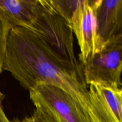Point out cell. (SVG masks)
I'll use <instances>...</instances> for the list:
<instances>
[{
	"instance_id": "obj_1",
	"label": "cell",
	"mask_w": 122,
	"mask_h": 122,
	"mask_svg": "<svg viewBox=\"0 0 122 122\" xmlns=\"http://www.w3.org/2000/svg\"><path fill=\"white\" fill-rule=\"evenodd\" d=\"M3 70L29 91L43 83L61 88L83 107L94 122L88 85L75 71L56 58L33 32L12 27L7 41Z\"/></svg>"
},
{
	"instance_id": "obj_2",
	"label": "cell",
	"mask_w": 122,
	"mask_h": 122,
	"mask_svg": "<svg viewBox=\"0 0 122 122\" xmlns=\"http://www.w3.org/2000/svg\"><path fill=\"white\" fill-rule=\"evenodd\" d=\"M26 29L36 35L56 58L84 80L82 66L75 56L71 25L55 9L51 0H38L35 15Z\"/></svg>"
},
{
	"instance_id": "obj_3",
	"label": "cell",
	"mask_w": 122,
	"mask_h": 122,
	"mask_svg": "<svg viewBox=\"0 0 122 122\" xmlns=\"http://www.w3.org/2000/svg\"><path fill=\"white\" fill-rule=\"evenodd\" d=\"M29 92L35 109L54 122H91L82 105L59 87L41 83Z\"/></svg>"
},
{
	"instance_id": "obj_4",
	"label": "cell",
	"mask_w": 122,
	"mask_h": 122,
	"mask_svg": "<svg viewBox=\"0 0 122 122\" xmlns=\"http://www.w3.org/2000/svg\"><path fill=\"white\" fill-rule=\"evenodd\" d=\"M81 66L87 85L106 83L122 88V33L105 42L101 51Z\"/></svg>"
},
{
	"instance_id": "obj_5",
	"label": "cell",
	"mask_w": 122,
	"mask_h": 122,
	"mask_svg": "<svg viewBox=\"0 0 122 122\" xmlns=\"http://www.w3.org/2000/svg\"><path fill=\"white\" fill-rule=\"evenodd\" d=\"M95 1L96 0H80L70 21L81 50V65L100 52L102 48L97 35Z\"/></svg>"
},
{
	"instance_id": "obj_6",
	"label": "cell",
	"mask_w": 122,
	"mask_h": 122,
	"mask_svg": "<svg viewBox=\"0 0 122 122\" xmlns=\"http://www.w3.org/2000/svg\"><path fill=\"white\" fill-rule=\"evenodd\" d=\"M94 122H122V89L106 83L88 85Z\"/></svg>"
},
{
	"instance_id": "obj_7",
	"label": "cell",
	"mask_w": 122,
	"mask_h": 122,
	"mask_svg": "<svg viewBox=\"0 0 122 122\" xmlns=\"http://www.w3.org/2000/svg\"><path fill=\"white\" fill-rule=\"evenodd\" d=\"M97 35L101 45L122 33V0H96Z\"/></svg>"
},
{
	"instance_id": "obj_8",
	"label": "cell",
	"mask_w": 122,
	"mask_h": 122,
	"mask_svg": "<svg viewBox=\"0 0 122 122\" xmlns=\"http://www.w3.org/2000/svg\"><path fill=\"white\" fill-rule=\"evenodd\" d=\"M38 0H0V13L12 27L28 28L35 15Z\"/></svg>"
},
{
	"instance_id": "obj_9",
	"label": "cell",
	"mask_w": 122,
	"mask_h": 122,
	"mask_svg": "<svg viewBox=\"0 0 122 122\" xmlns=\"http://www.w3.org/2000/svg\"><path fill=\"white\" fill-rule=\"evenodd\" d=\"M11 25L0 13V75L3 71V65L5 57L7 41Z\"/></svg>"
},
{
	"instance_id": "obj_10",
	"label": "cell",
	"mask_w": 122,
	"mask_h": 122,
	"mask_svg": "<svg viewBox=\"0 0 122 122\" xmlns=\"http://www.w3.org/2000/svg\"><path fill=\"white\" fill-rule=\"evenodd\" d=\"M80 0H51L57 11L70 24Z\"/></svg>"
},
{
	"instance_id": "obj_11",
	"label": "cell",
	"mask_w": 122,
	"mask_h": 122,
	"mask_svg": "<svg viewBox=\"0 0 122 122\" xmlns=\"http://www.w3.org/2000/svg\"><path fill=\"white\" fill-rule=\"evenodd\" d=\"M17 122H56L39 111L35 110L30 117L25 118L21 120H17Z\"/></svg>"
},
{
	"instance_id": "obj_12",
	"label": "cell",
	"mask_w": 122,
	"mask_h": 122,
	"mask_svg": "<svg viewBox=\"0 0 122 122\" xmlns=\"http://www.w3.org/2000/svg\"><path fill=\"white\" fill-rule=\"evenodd\" d=\"M4 98V95L0 91V122H11L6 116L2 106V102Z\"/></svg>"
}]
</instances>
